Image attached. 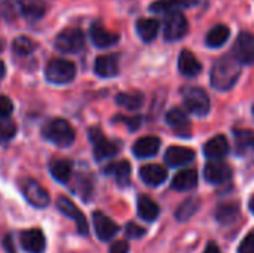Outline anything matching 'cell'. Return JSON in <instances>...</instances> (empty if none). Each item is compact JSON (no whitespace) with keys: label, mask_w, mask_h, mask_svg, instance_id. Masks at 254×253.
Segmentation results:
<instances>
[{"label":"cell","mask_w":254,"mask_h":253,"mask_svg":"<svg viewBox=\"0 0 254 253\" xmlns=\"http://www.w3.org/2000/svg\"><path fill=\"white\" fill-rule=\"evenodd\" d=\"M241 75V63L234 55H223L211 69V85L219 91L231 89Z\"/></svg>","instance_id":"obj_1"},{"label":"cell","mask_w":254,"mask_h":253,"mask_svg":"<svg viewBox=\"0 0 254 253\" xmlns=\"http://www.w3.org/2000/svg\"><path fill=\"white\" fill-rule=\"evenodd\" d=\"M229 36H231L229 27H226L223 24H219V25L213 27L208 31V34L205 37V43L210 48H220V46H223L228 42Z\"/></svg>","instance_id":"obj_27"},{"label":"cell","mask_w":254,"mask_h":253,"mask_svg":"<svg viewBox=\"0 0 254 253\" xmlns=\"http://www.w3.org/2000/svg\"><path fill=\"white\" fill-rule=\"evenodd\" d=\"M13 112V103L9 97L0 95V119H6Z\"/></svg>","instance_id":"obj_36"},{"label":"cell","mask_w":254,"mask_h":253,"mask_svg":"<svg viewBox=\"0 0 254 253\" xmlns=\"http://www.w3.org/2000/svg\"><path fill=\"white\" fill-rule=\"evenodd\" d=\"M3 249L6 251V253H16L15 246H13V239H12L10 234H7V236L3 239Z\"/></svg>","instance_id":"obj_41"},{"label":"cell","mask_w":254,"mask_h":253,"mask_svg":"<svg viewBox=\"0 0 254 253\" xmlns=\"http://www.w3.org/2000/svg\"><path fill=\"white\" fill-rule=\"evenodd\" d=\"M21 246L27 253H43L46 249L45 234L37 228L25 230L21 233Z\"/></svg>","instance_id":"obj_12"},{"label":"cell","mask_w":254,"mask_h":253,"mask_svg":"<svg viewBox=\"0 0 254 253\" xmlns=\"http://www.w3.org/2000/svg\"><path fill=\"white\" fill-rule=\"evenodd\" d=\"M52 177L60 183H67L71 177V163L67 160H54L49 164Z\"/></svg>","instance_id":"obj_28"},{"label":"cell","mask_w":254,"mask_h":253,"mask_svg":"<svg viewBox=\"0 0 254 253\" xmlns=\"http://www.w3.org/2000/svg\"><path fill=\"white\" fill-rule=\"evenodd\" d=\"M167 124L179 134V136H189L190 133V122H189V118L186 116V113L176 107V109H171L168 113H167Z\"/></svg>","instance_id":"obj_18"},{"label":"cell","mask_w":254,"mask_h":253,"mask_svg":"<svg viewBox=\"0 0 254 253\" xmlns=\"http://www.w3.org/2000/svg\"><path fill=\"white\" fill-rule=\"evenodd\" d=\"M240 253H254V234L252 236H247L243 243L240 245V249H238Z\"/></svg>","instance_id":"obj_38"},{"label":"cell","mask_w":254,"mask_h":253,"mask_svg":"<svg viewBox=\"0 0 254 253\" xmlns=\"http://www.w3.org/2000/svg\"><path fill=\"white\" fill-rule=\"evenodd\" d=\"M21 191L27 203L36 209H45L49 206V194L48 191L36 180L33 179H24L21 182Z\"/></svg>","instance_id":"obj_6"},{"label":"cell","mask_w":254,"mask_h":253,"mask_svg":"<svg viewBox=\"0 0 254 253\" xmlns=\"http://www.w3.org/2000/svg\"><path fill=\"white\" fill-rule=\"evenodd\" d=\"M85 45L83 33L79 28H67L55 37V48L64 54H76Z\"/></svg>","instance_id":"obj_7"},{"label":"cell","mask_w":254,"mask_h":253,"mask_svg":"<svg viewBox=\"0 0 254 253\" xmlns=\"http://www.w3.org/2000/svg\"><path fill=\"white\" fill-rule=\"evenodd\" d=\"M198 3L199 0H156L149 9L155 13H176L183 9H190Z\"/></svg>","instance_id":"obj_14"},{"label":"cell","mask_w":254,"mask_h":253,"mask_svg":"<svg viewBox=\"0 0 254 253\" xmlns=\"http://www.w3.org/2000/svg\"><path fill=\"white\" fill-rule=\"evenodd\" d=\"M204 176L207 182L213 185H220L229 180V177L232 176V169L226 163L210 161L204 169Z\"/></svg>","instance_id":"obj_13"},{"label":"cell","mask_w":254,"mask_h":253,"mask_svg":"<svg viewBox=\"0 0 254 253\" xmlns=\"http://www.w3.org/2000/svg\"><path fill=\"white\" fill-rule=\"evenodd\" d=\"M234 57L241 64H254V34L249 31L240 33L234 45Z\"/></svg>","instance_id":"obj_10"},{"label":"cell","mask_w":254,"mask_h":253,"mask_svg":"<svg viewBox=\"0 0 254 253\" xmlns=\"http://www.w3.org/2000/svg\"><path fill=\"white\" fill-rule=\"evenodd\" d=\"M106 173L113 174L116 177V182L119 186H127L129 183V177H131V166L128 161L113 163V164L107 166Z\"/></svg>","instance_id":"obj_26"},{"label":"cell","mask_w":254,"mask_h":253,"mask_svg":"<svg viewBox=\"0 0 254 253\" xmlns=\"http://www.w3.org/2000/svg\"><path fill=\"white\" fill-rule=\"evenodd\" d=\"M189 30V24L188 19L185 18L183 13L176 12V13H170L164 22V37L168 42H176L180 40L182 37L186 36Z\"/></svg>","instance_id":"obj_8"},{"label":"cell","mask_w":254,"mask_h":253,"mask_svg":"<svg viewBox=\"0 0 254 253\" xmlns=\"http://www.w3.org/2000/svg\"><path fill=\"white\" fill-rule=\"evenodd\" d=\"M198 183V173L193 169H186L179 171L173 182H171V188L174 191H189L193 189Z\"/></svg>","instance_id":"obj_23"},{"label":"cell","mask_w":254,"mask_h":253,"mask_svg":"<svg viewBox=\"0 0 254 253\" xmlns=\"http://www.w3.org/2000/svg\"><path fill=\"white\" fill-rule=\"evenodd\" d=\"M195 160V152L183 146H171L165 152V163L170 167H183Z\"/></svg>","instance_id":"obj_15"},{"label":"cell","mask_w":254,"mask_h":253,"mask_svg":"<svg viewBox=\"0 0 254 253\" xmlns=\"http://www.w3.org/2000/svg\"><path fill=\"white\" fill-rule=\"evenodd\" d=\"M250 210H252V213L254 215V197L250 200Z\"/></svg>","instance_id":"obj_44"},{"label":"cell","mask_w":254,"mask_h":253,"mask_svg":"<svg viewBox=\"0 0 254 253\" xmlns=\"http://www.w3.org/2000/svg\"><path fill=\"white\" fill-rule=\"evenodd\" d=\"M159 148H161V140L158 137L147 136V137L138 139L134 143L132 152L137 158H152L158 154Z\"/></svg>","instance_id":"obj_17"},{"label":"cell","mask_w":254,"mask_h":253,"mask_svg":"<svg viewBox=\"0 0 254 253\" xmlns=\"http://www.w3.org/2000/svg\"><path fill=\"white\" fill-rule=\"evenodd\" d=\"M235 145L238 154L254 152V131L252 130H237L235 131Z\"/></svg>","instance_id":"obj_31"},{"label":"cell","mask_w":254,"mask_h":253,"mask_svg":"<svg viewBox=\"0 0 254 253\" xmlns=\"http://www.w3.org/2000/svg\"><path fill=\"white\" fill-rule=\"evenodd\" d=\"M125 233H127V236L129 237V239H141L144 234H146V230L144 228H141L140 225H137V224H134V222H129L128 225H127V228H125Z\"/></svg>","instance_id":"obj_37"},{"label":"cell","mask_w":254,"mask_h":253,"mask_svg":"<svg viewBox=\"0 0 254 253\" xmlns=\"http://www.w3.org/2000/svg\"><path fill=\"white\" fill-rule=\"evenodd\" d=\"M4 73H6V67H4V63L3 61H0V79L4 76Z\"/></svg>","instance_id":"obj_43"},{"label":"cell","mask_w":254,"mask_h":253,"mask_svg":"<svg viewBox=\"0 0 254 253\" xmlns=\"http://www.w3.org/2000/svg\"><path fill=\"white\" fill-rule=\"evenodd\" d=\"M129 252V245L125 240H118L110 246L109 253H128Z\"/></svg>","instance_id":"obj_39"},{"label":"cell","mask_w":254,"mask_h":253,"mask_svg":"<svg viewBox=\"0 0 254 253\" xmlns=\"http://www.w3.org/2000/svg\"><path fill=\"white\" fill-rule=\"evenodd\" d=\"M91 39L97 48H109L119 42V34L112 33L107 28H104L100 22H95L91 27Z\"/></svg>","instance_id":"obj_16"},{"label":"cell","mask_w":254,"mask_h":253,"mask_svg":"<svg viewBox=\"0 0 254 253\" xmlns=\"http://www.w3.org/2000/svg\"><path fill=\"white\" fill-rule=\"evenodd\" d=\"M43 137L60 148H68L73 145L76 134L73 127L63 118H54L43 125Z\"/></svg>","instance_id":"obj_2"},{"label":"cell","mask_w":254,"mask_h":253,"mask_svg":"<svg viewBox=\"0 0 254 253\" xmlns=\"http://www.w3.org/2000/svg\"><path fill=\"white\" fill-rule=\"evenodd\" d=\"M137 212H138V216L143 219V221H147V222H152L158 218L159 215V207L158 204L149 198L147 195H140L138 200H137Z\"/></svg>","instance_id":"obj_24"},{"label":"cell","mask_w":254,"mask_h":253,"mask_svg":"<svg viewBox=\"0 0 254 253\" xmlns=\"http://www.w3.org/2000/svg\"><path fill=\"white\" fill-rule=\"evenodd\" d=\"M57 207H58V210H60L63 215H65L67 218H70V219L74 221L76 228H77V233H79L80 236H88L89 228H88L86 218H85V215L80 212V209H79L70 198H67V197H60L58 201H57Z\"/></svg>","instance_id":"obj_9"},{"label":"cell","mask_w":254,"mask_h":253,"mask_svg":"<svg viewBox=\"0 0 254 253\" xmlns=\"http://www.w3.org/2000/svg\"><path fill=\"white\" fill-rule=\"evenodd\" d=\"M94 70L98 76L101 78H113L118 75L119 70V63L118 57L115 54H107V55H100L95 60Z\"/></svg>","instance_id":"obj_20"},{"label":"cell","mask_w":254,"mask_h":253,"mask_svg":"<svg viewBox=\"0 0 254 253\" xmlns=\"http://www.w3.org/2000/svg\"><path fill=\"white\" fill-rule=\"evenodd\" d=\"M19 9L22 15L28 19H39L45 13V1L43 0H18Z\"/></svg>","instance_id":"obj_29"},{"label":"cell","mask_w":254,"mask_h":253,"mask_svg":"<svg viewBox=\"0 0 254 253\" xmlns=\"http://www.w3.org/2000/svg\"><path fill=\"white\" fill-rule=\"evenodd\" d=\"M15 134H16V124L9 118L0 119V140L9 142L15 137Z\"/></svg>","instance_id":"obj_35"},{"label":"cell","mask_w":254,"mask_h":253,"mask_svg":"<svg viewBox=\"0 0 254 253\" xmlns=\"http://www.w3.org/2000/svg\"><path fill=\"white\" fill-rule=\"evenodd\" d=\"M179 70L182 75H185L188 78H195L201 73L202 66L190 51L185 49V51H182V54L179 57Z\"/></svg>","instance_id":"obj_21"},{"label":"cell","mask_w":254,"mask_h":253,"mask_svg":"<svg viewBox=\"0 0 254 253\" xmlns=\"http://www.w3.org/2000/svg\"><path fill=\"white\" fill-rule=\"evenodd\" d=\"M92 224H94V228H95V234L101 242L112 240L119 231V227L109 216H106L101 212H94L92 213Z\"/></svg>","instance_id":"obj_11"},{"label":"cell","mask_w":254,"mask_h":253,"mask_svg":"<svg viewBox=\"0 0 254 253\" xmlns=\"http://www.w3.org/2000/svg\"><path fill=\"white\" fill-rule=\"evenodd\" d=\"M45 76L51 84L55 85L68 84L76 76V66L73 61L64 58H54L48 63L45 69Z\"/></svg>","instance_id":"obj_3"},{"label":"cell","mask_w":254,"mask_h":253,"mask_svg":"<svg viewBox=\"0 0 254 253\" xmlns=\"http://www.w3.org/2000/svg\"><path fill=\"white\" fill-rule=\"evenodd\" d=\"M88 137L92 143V149H94V157L97 161H103L107 158L115 157L119 152V145L113 140H109L103 131L97 127L89 128L88 131Z\"/></svg>","instance_id":"obj_5"},{"label":"cell","mask_w":254,"mask_h":253,"mask_svg":"<svg viewBox=\"0 0 254 253\" xmlns=\"http://www.w3.org/2000/svg\"><path fill=\"white\" fill-rule=\"evenodd\" d=\"M253 113H254V107H253Z\"/></svg>","instance_id":"obj_45"},{"label":"cell","mask_w":254,"mask_h":253,"mask_svg":"<svg viewBox=\"0 0 254 253\" xmlns=\"http://www.w3.org/2000/svg\"><path fill=\"white\" fill-rule=\"evenodd\" d=\"M124 119V122L128 125V128L131 130V131H135L138 127H140V124H141V116H134V118H122Z\"/></svg>","instance_id":"obj_40"},{"label":"cell","mask_w":254,"mask_h":253,"mask_svg":"<svg viewBox=\"0 0 254 253\" xmlns=\"http://www.w3.org/2000/svg\"><path fill=\"white\" fill-rule=\"evenodd\" d=\"M240 216V209L237 204L234 203H225V204H220L216 210V219L223 224V225H229V224H234Z\"/></svg>","instance_id":"obj_30"},{"label":"cell","mask_w":254,"mask_h":253,"mask_svg":"<svg viewBox=\"0 0 254 253\" xmlns=\"http://www.w3.org/2000/svg\"><path fill=\"white\" fill-rule=\"evenodd\" d=\"M143 94L140 92H121L116 95V103L128 110H137L143 106Z\"/></svg>","instance_id":"obj_33"},{"label":"cell","mask_w":254,"mask_h":253,"mask_svg":"<svg viewBox=\"0 0 254 253\" xmlns=\"http://www.w3.org/2000/svg\"><path fill=\"white\" fill-rule=\"evenodd\" d=\"M204 253H220V249H219L214 243H210V245L207 246V249H205V252Z\"/></svg>","instance_id":"obj_42"},{"label":"cell","mask_w":254,"mask_h":253,"mask_svg":"<svg viewBox=\"0 0 254 253\" xmlns=\"http://www.w3.org/2000/svg\"><path fill=\"white\" fill-rule=\"evenodd\" d=\"M137 34L143 42H152L159 31V22L152 18H140L135 24Z\"/></svg>","instance_id":"obj_25"},{"label":"cell","mask_w":254,"mask_h":253,"mask_svg":"<svg viewBox=\"0 0 254 253\" xmlns=\"http://www.w3.org/2000/svg\"><path fill=\"white\" fill-rule=\"evenodd\" d=\"M167 170L156 164H147L140 169V177L141 180L149 186H159L167 180Z\"/></svg>","instance_id":"obj_19"},{"label":"cell","mask_w":254,"mask_h":253,"mask_svg":"<svg viewBox=\"0 0 254 253\" xmlns=\"http://www.w3.org/2000/svg\"><path fill=\"white\" fill-rule=\"evenodd\" d=\"M183 100L186 109L196 115V116H205L210 112V98L208 94L198 86H186L183 91Z\"/></svg>","instance_id":"obj_4"},{"label":"cell","mask_w":254,"mask_h":253,"mask_svg":"<svg viewBox=\"0 0 254 253\" xmlns=\"http://www.w3.org/2000/svg\"><path fill=\"white\" fill-rule=\"evenodd\" d=\"M12 48H13V51H15L18 55H30V54L34 51L36 45L33 43L31 39H28V37H25V36H19V37H16V39L13 40Z\"/></svg>","instance_id":"obj_34"},{"label":"cell","mask_w":254,"mask_h":253,"mask_svg":"<svg viewBox=\"0 0 254 253\" xmlns=\"http://www.w3.org/2000/svg\"><path fill=\"white\" fill-rule=\"evenodd\" d=\"M229 152V143L225 136H216L204 145V154L210 160L219 161Z\"/></svg>","instance_id":"obj_22"},{"label":"cell","mask_w":254,"mask_h":253,"mask_svg":"<svg viewBox=\"0 0 254 253\" xmlns=\"http://www.w3.org/2000/svg\"><path fill=\"white\" fill-rule=\"evenodd\" d=\"M199 206H201V200H199L198 197H190V198H188L186 201H183V203L180 204V207H179L177 212H176L177 221H180V222L189 221V219L199 210Z\"/></svg>","instance_id":"obj_32"}]
</instances>
